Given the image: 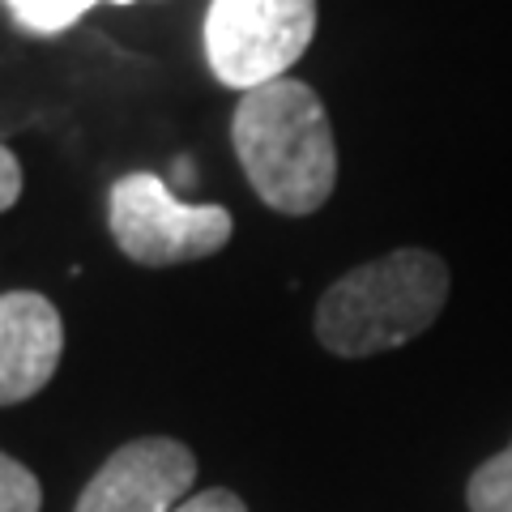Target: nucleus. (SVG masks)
Returning <instances> with one entry per match:
<instances>
[{"label": "nucleus", "instance_id": "f257e3e1", "mask_svg": "<svg viewBox=\"0 0 512 512\" xmlns=\"http://www.w3.org/2000/svg\"><path fill=\"white\" fill-rule=\"evenodd\" d=\"M231 141L252 192L278 214H316L338 184L329 111L299 77H278L239 94Z\"/></svg>", "mask_w": 512, "mask_h": 512}, {"label": "nucleus", "instance_id": "f03ea898", "mask_svg": "<svg viewBox=\"0 0 512 512\" xmlns=\"http://www.w3.org/2000/svg\"><path fill=\"white\" fill-rule=\"evenodd\" d=\"M448 303V265L427 248H397L355 265L316 303V338L342 359L397 350L436 325Z\"/></svg>", "mask_w": 512, "mask_h": 512}, {"label": "nucleus", "instance_id": "7ed1b4c3", "mask_svg": "<svg viewBox=\"0 0 512 512\" xmlns=\"http://www.w3.org/2000/svg\"><path fill=\"white\" fill-rule=\"evenodd\" d=\"M316 35V0H210L205 60L222 86L256 90L295 69Z\"/></svg>", "mask_w": 512, "mask_h": 512}, {"label": "nucleus", "instance_id": "20e7f679", "mask_svg": "<svg viewBox=\"0 0 512 512\" xmlns=\"http://www.w3.org/2000/svg\"><path fill=\"white\" fill-rule=\"evenodd\" d=\"M111 239L137 265H184L231 244L235 222L222 205H184L150 171H133L111 188Z\"/></svg>", "mask_w": 512, "mask_h": 512}, {"label": "nucleus", "instance_id": "39448f33", "mask_svg": "<svg viewBox=\"0 0 512 512\" xmlns=\"http://www.w3.org/2000/svg\"><path fill=\"white\" fill-rule=\"evenodd\" d=\"M197 457L171 436H146L116 448L90 478L77 512H171L188 500Z\"/></svg>", "mask_w": 512, "mask_h": 512}, {"label": "nucleus", "instance_id": "423d86ee", "mask_svg": "<svg viewBox=\"0 0 512 512\" xmlns=\"http://www.w3.org/2000/svg\"><path fill=\"white\" fill-rule=\"evenodd\" d=\"M64 325L56 303L39 291L0 295V406L35 397L56 376Z\"/></svg>", "mask_w": 512, "mask_h": 512}, {"label": "nucleus", "instance_id": "0eeeda50", "mask_svg": "<svg viewBox=\"0 0 512 512\" xmlns=\"http://www.w3.org/2000/svg\"><path fill=\"white\" fill-rule=\"evenodd\" d=\"M466 504L470 512H512V444L470 474Z\"/></svg>", "mask_w": 512, "mask_h": 512}, {"label": "nucleus", "instance_id": "6e6552de", "mask_svg": "<svg viewBox=\"0 0 512 512\" xmlns=\"http://www.w3.org/2000/svg\"><path fill=\"white\" fill-rule=\"evenodd\" d=\"M5 5L13 9L18 26L35 30V35H60L99 0H5ZM111 5H133V0H111Z\"/></svg>", "mask_w": 512, "mask_h": 512}, {"label": "nucleus", "instance_id": "1a4fd4ad", "mask_svg": "<svg viewBox=\"0 0 512 512\" xmlns=\"http://www.w3.org/2000/svg\"><path fill=\"white\" fill-rule=\"evenodd\" d=\"M43 508V487L22 461L0 453V512H39Z\"/></svg>", "mask_w": 512, "mask_h": 512}, {"label": "nucleus", "instance_id": "9d476101", "mask_svg": "<svg viewBox=\"0 0 512 512\" xmlns=\"http://www.w3.org/2000/svg\"><path fill=\"white\" fill-rule=\"evenodd\" d=\"M171 512H248L244 500H239L235 491L227 487H210V491H197V495H188L184 504H175Z\"/></svg>", "mask_w": 512, "mask_h": 512}, {"label": "nucleus", "instance_id": "9b49d317", "mask_svg": "<svg viewBox=\"0 0 512 512\" xmlns=\"http://www.w3.org/2000/svg\"><path fill=\"white\" fill-rule=\"evenodd\" d=\"M22 197V163L9 146H0V214L13 210Z\"/></svg>", "mask_w": 512, "mask_h": 512}]
</instances>
